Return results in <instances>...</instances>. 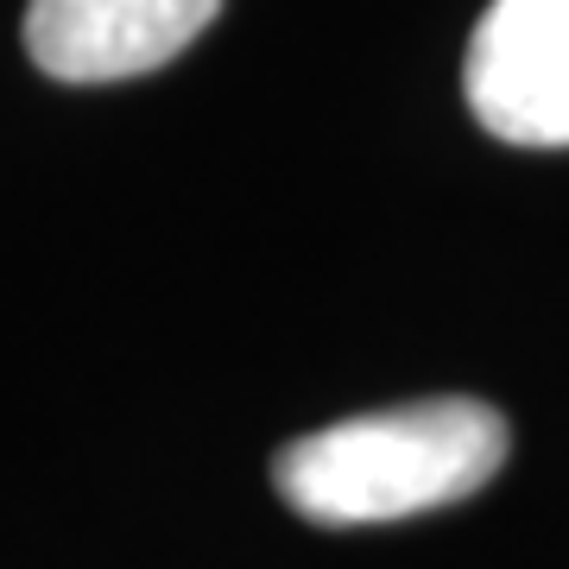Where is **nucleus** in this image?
Segmentation results:
<instances>
[{
	"mask_svg": "<svg viewBox=\"0 0 569 569\" xmlns=\"http://www.w3.org/2000/svg\"><path fill=\"white\" fill-rule=\"evenodd\" d=\"M507 418L481 399H418L310 430L272 456V488L310 526H387L456 507L500 475Z\"/></svg>",
	"mask_w": 569,
	"mask_h": 569,
	"instance_id": "nucleus-1",
	"label": "nucleus"
},
{
	"mask_svg": "<svg viewBox=\"0 0 569 569\" xmlns=\"http://www.w3.org/2000/svg\"><path fill=\"white\" fill-rule=\"evenodd\" d=\"M468 108L507 146H569V0H493L468 39Z\"/></svg>",
	"mask_w": 569,
	"mask_h": 569,
	"instance_id": "nucleus-2",
	"label": "nucleus"
},
{
	"mask_svg": "<svg viewBox=\"0 0 569 569\" xmlns=\"http://www.w3.org/2000/svg\"><path fill=\"white\" fill-rule=\"evenodd\" d=\"M222 0H32L26 51L58 82H127L183 51Z\"/></svg>",
	"mask_w": 569,
	"mask_h": 569,
	"instance_id": "nucleus-3",
	"label": "nucleus"
}]
</instances>
